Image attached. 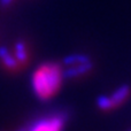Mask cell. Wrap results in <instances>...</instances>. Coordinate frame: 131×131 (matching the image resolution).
<instances>
[{
    "instance_id": "cell-1",
    "label": "cell",
    "mask_w": 131,
    "mask_h": 131,
    "mask_svg": "<svg viewBox=\"0 0 131 131\" xmlns=\"http://www.w3.org/2000/svg\"><path fill=\"white\" fill-rule=\"evenodd\" d=\"M63 81L61 64L47 62L37 68L32 75V88L40 100H48L59 92Z\"/></svg>"
},
{
    "instance_id": "cell-2",
    "label": "cell",
    "mask_w": 131,
    "mask_h": 131,
    "mask_svg": "<svg viewBox=\"0 0 131 131\" xmlns=\"http://www.w3.org/2000/svg\"><path fill=\"white\" fill-rule=\"evenodd\" d=\"M64 125L63 115H53L38 120L30 128H25V131H62Z\"/></svg>"
},
{
    "instance_id": "cell-3",
    "label": "cell",
    "mask_w": 131,
    "mask_h": 131,
    "mask_svg": "<svg viewBox=\"0 0 131 131\" xmlns=\"http://www.w3.org/2000/svg\"><path fill=\"white\" fill-rule=\"evenodd\" d=\"M92 69H93V63L91 61L86 62V63L70 66L66 70H63V78H67V79L77 78V77L84 76L85 74L90 72Z\"/></svg>"
},
{
    "instance_id": "cell-4",
    "label": "cell",
    "mask_w": 131,
    "mask_h": 131,
    "mask_svg": "<svg viewBox=\"0 0 131 131\" xmlns=\"http://www.w3.org/2000/svg\"><path fill=\"white\" fill-rule=\"evenodd\" d=\"M131 94V88L127 84H123L121 85L117 90H115V92L109 97L112 101V106H113V109H116L117 107H120L121 105H123L128 99H129Z\"/></svg>"
},
{
    "instance_id": "cell-5",
    "label": "cell",
    "mask_w": 131,
    "mask_h": 131,
    "mask_svg": "<svg viewBox=\"0 0 131 131\" xmlns=\"http://www.w3.org/2000/svg\"><path fill=\"white\" fill-rule=\"evenodd\" d=\"M0 59L2 60L5 67L9 70H15L18 67V62L16 61L15 57L12 55L5 46H0Z\"/></svg>"
},
{
    "instance_id": "cell-6",
    "label": "cell",
    "mask_w": 131,
    "mask_h": 131,
    "mask_svg": "<svg viewBox=\"0 0 131 131\" xmlns=\"http://www.w3.org/2000/svg\"><path fill=\"white\" fill-rule=\"evenodd\" d=\"M91 58L86 54H71L68 55L63 59V64L64 66H75V64H81V63H86V62H90Z\"/></svg>"
},
{
    "instance_id": "cell-7",
    "label": "cell",
    "mask_w": 131,
    "mask_h": 131,
    "mask_svg": "<svg viewBox=\"0 0 131 131\" xmlns=\"http://www.w3.org/2000/svg\"><path fill=\"white\" fill-rule=\"evenodd\" d=\"M15 59L18 62V64H24L28 61V51L27 46L23 41H17L15 44Z\"/></svg>"
},
{
    "instance_id": "cell-8",
    "label": "cell",
    "mask_w": 131,
    "mask_h": 131,
    "mask_svg": "<svg viewBox=\"0 0 131 131\" xmlns=\"http://www.w3.org/2000/svg\"><path fill=\"white\" fill-rule=\"evenodd\" d=\"M97 106L100 111H104V112H109L113 109L112 101L109 99V97H107V95H100V97H98Z\"/></svg>"
},
{
    "instance_id": "cell-9",
    "label": "cell",
    "mask_w": 131,
    "mask_h": 131,
    "mask_svg": "<svg viewBox=\"0 0 131 131\" xmlns=\"http://www.w3.org/2000/svg\"><path fill=\"white\" fill-rule=\"evenodd\" d=\"M13 2V0H0V6L1 7H8Z\"/></svg>"
},
{
    "instance_id": "cell-10",
    "label": "cell",
    "mask_w": 131,
    "mask_h": 131,
    "mask_svg": "<svg viewBox=\"0 0 131 131\" xmlns=\"http://www.w3.org/2000/svg\"><path fill=\"white\" fill-rule=\"evenodd\" d=\"M17 131H25V128H23V129H20V130H17Z\"/></svg>"
},
{
    "instance_id": "cell-11",
    "label": "cell",
    "mask_w": 131,
    "mask_h": 131,
    "mask_svg": "<svg viewBox=\"0 0 131 131\" xmlns=\"http://www.w3.org/2000/svg\"><path fill=\"white\" fill-rule=\"evenodd\" d=\"M130 131H131V130H130Z\"/></svg>"
}]
</instances>
